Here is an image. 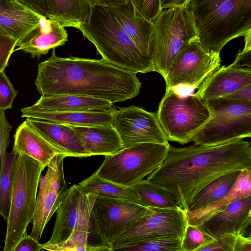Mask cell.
Instances as JSON below:
<instances>
[{"label":"cell","instance_id":"7a4b0ae2","mask_svg":"<svg viewBox=\"0 0 251 251\" xmlns=\"http://www.w3.org/2000/svg\"><path fill=\"white\" fill-rule=\"evenodd\" d=\"M35 84L41 96L77 95L106 100L113 103L131 100L139 93L136 73L102 58L51 56L40 63Z\"/></svg>","mask_w":251,"mask_h":251},{"label":"cell","instance_id":"4dcf8cb0","mask_svg":"<svg viewBox=\"0 0 251 251\" xmlns=\"http://www.w3.org/2000/svg\"><path fill=\"white\" fill-rule=\"evenodd\" d=\"M17 154L4 153L0 168V216L7 222L12 192L15 163Z\"/></svg>","mask_w":251,"mask_h":251},{"label":"cell","instance_id":"7402d4cb","mask_svg":"<svg viewBox=\"0 0 251 251\" xmlns=\"http://www.w3.org/2000/svg\"><path fill=\"white\" fill-rule=\"evenodd\" d=\"M109 8L126 33L142 53L152 61V23L138 14L129 0L121 6Z\"/></svg>","mask_w":251,"mask_h":251},{"label":"cell","instance_id":"277c9868","mask_svg":"<svg viewBox=\"0 0 251 251\" xmlns=\"http://www.w3.org/2000/svg\"><path fill=\"white\" fill-rule=\"evenodd\" d=\"M199 40L220 53L230 40L251 32V0H190Z\"/></svg>","mask_w":251,"mask_h":251},{"label":"cell","instance_id":"b9f144b4","mask_svg":"<svg viewBox=\"0 0 251 251\" xmlns=\"http://www.w3.org/2000/svg\"><path fill=\"white\" fill-rule=\"evenodd\" d=\"M43 250L42 244L26 232L17 244L14 251H39Z\"/></svg>","mask_w":251,"mask_h":251},{"label":"cell","instance_id":"484cf974","mask_svg":"<svg viewBox=\"0 0 251 251\" xmlns=\"http://www.w3.org/2000/svg\"><path fill=\"white\" fill-rule=\"evenodd\" d=\"M42 16L27 7L0 13V33L17 41L37 26Z\"/></svg>","mask_w":251,"mask_h":251},{"label":"cell","instance_id":"44dd1931","mask_svg":"<svg viewBox=\"0 0 251 251\" xmlns=\"http://www.w3.org/2000/svg\"><path fill=\"white\" fill-rule=\"evenodd\" d=\"M14 138V152L25 154L45 168L56 155L62 153L26 120L18 126Z\"/></svg>","mask_w":251,"mask_h":251},{"label":"cell","instance_id":"9a60e30c","mask_svg":"<svg viewBox=\"0 0 251 251\" xmlns=\"http://www.w3.org/2000/svg\"><path fill=\"white\" fill-rule=\"evenodd\" d=\"M113 126L124 148L143 143L170 145L156 113L135 105L117 110L114 113Z\"/></svg>","mask_w":251,"mask_h":251},{"label":"cell","instance_id":"d6a6232c","mask_svg":"<svg viewBox=\"0 0 251 251\" xmlns=\"http://www.w3.org/2000/svg\"><path fill=\"white\" fill-rule=\"evenodd\" d=\"M181 239L161 236L141 240L120 249L122 251H182Z\"/></svg>","mask_w":251,"mask_h":251},{"label":"cell","instance_id":"5b68a950","mask_svg":"<svg viewBox=\"0 0 251 251\" xmlns=\"http://www.w3.org/2000/svg\"><path fill=\"white\" fill-rule=\"evenodd\" d=\"M45 167L23 154H17L3 251H14L33 219L37 190Z\"/></svg>","mask_w":251,"mask_h":251},{"label":"cell","instance_id":"bcb514c9","mask_svg":"<svg viewBox=\"0 0 251 251\" xmlns=\"http://www.w3.org/2000/svg\"><path fill=\"white\" fill-rule=\"evenodd\" d=\"M234 251H251V235H238Z\"/></svg>","mask_w":251,"mask_h":251},{"label":"cell","instance_id":"5bb4252c","mask_svg":"<svg viewBox=\"0 0 251 251\" xmlns=\"http://www.w3.org/2000/svg\"><path fill=\"white\" fill-rule=\"evenodd\" d=\"M96 196L84 193L78 185L69 188L68 192L56 210L52 233L46 245L60 243L66 240L75 229L90 232L91 212Z\"/></svg>","mask_w":251,"mask_h":251},{"label":"cell","instance_id":"603a6c76","mask_svg":"<svg viewBox=\"0 0 251 251\" xmlns=\"http://www.w3.org/2000/svg\"><path fill=\"white\" fill-rule=\"evenodd\" d=\"M70 126L81 140L90 156L109 155L124 148L114 126Z\"/></svg>","mask_w":251,"mask_h":251},{"label":"cell","instance_id":"ee69618b","mask_svg":"<svg viewBox=\"0 0 251 251\" xmlns=\"http://www.w3.org/2000/svg\"><path fill=\"white\" fill-rule=\"evenodd\" d=\"M129 0H88L90 7L101 6L106 7H116L126 3Z\"/></svg>","mask_w":251,"mask_h":251},{"label":"cell","instance_id":"f35d334b","mask_svg":"<svg viewBox=\"0 0 251 251\" xmlns=\"http://www.w3.org/2000/svg\"><path fill=\"white\" fill-rule=\"evenodd\" d=\"M39 15L53 19L52 0H18Z\"/></svg>","mask_w":251,"mask_h":251},{"label":"cell","instance_id":"e0dca14e","mask_svg":"<svg viewBox=\"0 0 251 251\" xmlns=\"http://www.w3.org/2000/svg\"><path fill=\"white\" fill-rule=\"evenodd\" d=\"M67 41L66 30L58 21L42 16L39 24L17 41L14 51L21 50L39 58Z\"/></svg>","mask_w":251,"mask_h":251},{"label":"cell","instance_id":"83f0119b","mask_svg":"<svg viewBox=\"0 0 251 251\" xmlns=\"http://www.w3.org/2000/svg\"><path fill=\"white\" fill-rule=\"evenodd\" d=\"M240 171L226 174L210 182L194 198L188 210L202 208L225 196L234 186Z\"/></svg>","mask_w":251,"mask_h":251},{"label":"cell","instance_id":"52a82bcc","mask_svg":"<svg viewBox=\"0 0 251 251\" xmlns=\"http://www.w3.org/2000/svg\"><path fill=\"white\" fill-rule=\"evenodd\" d=\"M204 101L211 117L192 136L195 145L215 146L251 137V103L223 97Z\"/></svg>","mask_w":251,"mask_h":251},{"label":"cell","instance_id":"ffe728a7","mask_svg":"<svg viewBox=\"0 0 251 251\" xmlns=\"http://www.w3.org/2000/svg\"><path fill=\"white\" fill-rule=\"evenodd\" d=\"M111 101L86 96L60 95L41 96L29 110L47 112L106 111L115 109Z\"/></svg>","mask_w":251,"mask_h":251},{"label":"cell","instance_id":"4316f807","mask_svg":"<svg viewBox=\"0 0 251 251\" xmlns=\"http://www.w3.org/2000/svg\"><path fill=\"white\" fill-rule=\"evenodd\" d=\"M85 193L103 198L122 200L140 204L138 197L131 186L122 185L98 176L95 172L78 183Z\"/></svg>","mask_w":251,"mask_h":251},{"label":"cell","instance_id":"f1b7e54d","mask_svg":"<svg viewBox=\"0 0 251 251\" xmlns=\"http://www.w3.org/2000/svg\"><path fill=\"white\" fill-rule=\"evenodd\" d=\"M53 19L64 27L78 28L89 14L91 7L88 0H52Z\"/></svg>","mask_w":251,"mask_h":251},{"label":"cell","instance_id":"8d00e7d4","mask_svg":"<svg viewBox=\"0 0 251 251\" xmlns=\"http://www.w3.org/2000/svg\"><path fill=\"white\" fill-rule=\"evenodd\" d=\"M238 235L225 233L215 238L210 243L200 248L197 251H234Z\"/></svg>","mask_w":251,"mask_h":251},{"label":"cell","instance_id":"f546056e","mask_svg":"<svg viewBox=\"0 0 251 251\" xmlns=\"http://www.w3.org/2000/svg\"><path fill=\"white\" fill-rule=\"evenodd\" d=\"M140 204L154 208L177 207L172 195L160 185L148 179H142L131 186Z\"/></svg>","mask_w":251,"mask_h":251},{"label":"cell","instance_id":"7dc6e473","mask_svg":"<svg viewBox=\"0 0 251 251\" xmlns=\"http://www.w3.org/2000/svg\"><path fill=\"white\" fill-rule=\"evenodd\" d=\"M162 9L188 7L190 0H160Z\"/></svg>","mask_w":251,"mask_h":251},{"label":"cell","instance_id":"6da1fadb","mask_svg":"<svg viewBox=\"0 0 251 251\" xmlns=\"http://www.w3.org/2000/svg\"><path fill=\"white\" fill-rule=\"evenodd\" d=\"M251 168V146L243 138L215 146L169 147L166 157L148 180L173 197L185 212L198 193L210 182L226 174Z\"/></svg>","mask_w":251,"mask_h":251},{"label":"cell","instance_id":"2e32d148","mask_svg":"<svg viewBox=\"0 0 251 251\" xmlns=\"http://www.w3.org/2000/svg\"><path fill=\"white\" fill-rule=\"evenodd\" d=\"M251 224V196L237 200L197 226L215 238L225 233L247 236Z\"/></svg>","mask_w":251,"mask_h":251},{"label":"cell","instance_id":"30bf717a","mask_svg":"<svg viewBox=\"0 0 251 251\" xmlns=\"http://www.w3.org/2000/svg\"><path fill=\"white\" fill-rule=\"evenodd\" d=\"M152 211L133 201L96 196L91 219L100 244L110 248L116 238Z\"/></svg>","mask_w":251,"mask_h":251},{"label":"cell","instance_id":"7c38bea8","mask_svg":"<svg viewBox=\"0 0 251 251\" xmlns=\"http://www.w3.org/2000/svg\"><path fill=\"white\" fill-rule=\"evenodd\" d=\"M152 212L116 238L110 245L112 251L145 239L170 236L182 240L188 225L186 212L179 208L151 207Z\"/></svg>","mask_w":251,"mask_h":251},{"label":"cell","instance_id":"1f68e13d","mask_svg":"<svg viewBox=\"0 0 251 251\" xmlns=\"http://www.w3.org/2000/svg\"><path fill=\"white\" fill-rule=\"evenodd\" d=\"M90 232L80 230H74L70 236L60 243L46 245L42 244L43 250L51 251H112L107 246L100 244L90 245L88 237Z\"/></svg>","mask_w":251,"mask_h":251},{"label":"cell","instance_id":"3957f363","mask_svg":"<svg viewBox=\"0 0 251 251\" xmlns=\"http://www.w3.org/2000/svg\"><path fill=\"white\" fill-rule=\"evenodd\" d=\"M77 29L107 62L136 74L155 72L152 60L126 33L109 7H91L89 14Z\"/></svg>","mask_w":251,"mask_h":251},{"label":"cell","instance_id":"8992f818","mask_svg":"<svg viewBox=\"0 0 251 251\" xmlns=\"http://www.w3.org/2000/svg\"><path fill=\"white\" fill-rule=\"evenodd\" d=\"M152 24V59L155 72L164 78L176 55L199 39L198 30L188 7L162 9Z\"/></svg>","mask_w":251,"mask_h":251},{"label":"cell","instance_id":"4fadbf2b","mask_svg":"<svg viewBox=\"0 0 251 251\" xmlns=\"http://www.w3.org/2000/svg\"><path fill=\"white\" fill-rule=\"evenodd\" d=\"M65 157L62 153L56 155L48 165L45 175L40 178L32 228L29 235L38 241L68 192L63 168Z\"/></svg>","mask_w":251,"mask_h":251},{"label":"cell","instance_id":"9c48e42d","mask_svg":"<svg viewBox=\"0 0 251 251\" xmlns=\"http://www.w3.org/2000/svg\"><path fill=\"white\" fill-rule=\"evenodd\" d=\"M156 114L168 140L182 145L191 142L211 117L204 100L194 94L182 96L174 89L166 90Z\"/></svg>","mask_w":251,"mask_h":251},{"label":"cell","instance_id":"74e56055","mask_svg":"<svg viewBox=\"0 0 251 251\" xmlns=\"http://www.w3.org/2000/svg\"><path fill=\"white\" fill-rule=\"evenodd\" d=\"M17 42L15 39L0 33V72L4 71L8 66Z\"/></svg>","mask_w":251,"mask_h":251},{"label":"cell","instance_id":"ac0fdd59","mask_svg":"<svg viewBox=\"0 0 251 251\" xmlns=\"http://www.w3.org/2000/svg\"><path fill=\"white\" fill-rule=\"evenodd\" d=\"M250 84H251V68L239 67L231 64L216 70L194 94L206 100L224 97Z\"/></svg>","mask_w":251,"mask_h":251},{"label":"cell","instance_id":"ba28073f","mask_svg":"<svg viewBox=\"0 0 251 251\" xmlns=\"http://www.w3.org/2000/svg\"><path fill=\"white\" fill-rule=\"evenodd\" d=\"M170 145L143 143L105 156L95 172L103 178L131 186L155 170L165 159Z\"/></svg>","mask_w":251,"mask_h":251},{"label":"cell","instance_id":"d4e9b609","mask_svg":"<svg viewBox=\"0 0 251 251\" xmlns=\"http://www.w3.org/2000/svg\"><path fill=\"white\" fill-rule=\"evenodd\" d=\"M251 196V168L240 171L231 189L222 198L202 208L186 211L188 224L198 226L223 211L233 201Z\"/></svg>","mask_w":251,"mask_h":251},{"label":"cell","instance_id":"cb8c5ba5","mask_svg":"<svg viewBox=\"0 0 251 251\" xmlns=\"http://www.w3.org/2000/svg\"><path fill=\"white\" fill-rule=\"evenodd\" d=\"M106 111L47 112L21 109L22 117L72 126H113V116L117 110Z\"/></svg>","mask_w":251,"mask_h":251},{"label":"cell","instance_id":"e575fe53","mask_svg":"<svg viewBox=\"0 0 251 251\" xmlns=\"http://www.w3.org/2000/svg\"><path fill=\"white\" fill-rule=\"evenodd\" d=\"M136 13L152 22L162 11L160 0H129Z\"/></svg>","mask_w":251,"mask_h":251},{"label":"cell","instance_id":"836d02e7","mask_svg":"<svg viewBox=\"0 0 251 251\" xmlns=\"http://www.w3.org/2000/svg\"><path fill=\"white\" fill-rule=\"evenodd\" d=\"M215 238L196 226L188 224L181 240L182 251H197L213 242Z\"/></svg>","mask_w":251,"mask_h":251},{"label":"cell","instance_id":"8fae6325","mask_svg":"<svg viewBox=\"0 0 251 251\" xmlns=\"http://www.w3.org/2000/svg\"><path fill=\"white\" fill-rule=\"evenodd\" d=\"M220 53L206 49L199 39L191 41L175 57L164 78L166 89L200 87L220 67Z\"/></svg>","mask_w":251,"mask_h":251},{"label":"cell","instance_id":"7bdbcfd3","mask_svg":"<svg viewBox=\"0 0 251 251\" xmlns=\"http://www.w3.org/2000/svg\"><path fill=\"white\" fill-rule=\"evenodd\" d=\"M222 97L251 103V84Z\"/></svg>","mask_w":251,"mask_h":251},{"label":"cell","instance_id":"f6af8a7d","mask_svg":"<svg viewBox=\"0 0 251 251\" xmlns=\"http://www.w3.org/2000/svg\"><path fill=\"white\" fill-rule=\"evenodd\" d=\"M24 7L25 6L18 0H0V13Z\"/></svg>","mask_w":251,"mask_h":251},{"label":"cell","instance_id":"d6986e66","mask_svg":"<svg viewBox=\"0 0 251 251\" xmlns=\"http://www.w3.org/2000/svg\"><path fill=\"white\" fill-rule=\"evenodd\" d=\"M26 121L66 157L90 156L71 126L28 118Z\"/></svg>","mask_w":251,"mask_h":251},{"label":"cell","instance_id":"60d3db41","mask_svg":"<svg viewBox=\"0 0 251 251\" xmlns=\"http://www.w3.org/2000/svg\"><path fill=\"white\" fill-rule=\"evenodd\" d=\"M244 39V49L238 52L232 64L239 67L247 66L251 68V34L249 33L245 36Z\"/></svg>","mask_w":251,"mask_h":251},{"label":"cell","instance_id":"d590c367","mask_svg":"<svg viewBox=\"0 0 251 251\" xmlns=\"http://www.w3.org/2000/svg\"><path fill=\"white\" fill-rule=\"evenodd\" d=\"M17 91L14 88L4 71L0 72V110L11 109Z\"/></svg>","mask_w":251,"mask_h":251},{"label":"cell","instance_id":"ab89813d","mask_svg":"<svg viewBox=\"0 0 251 251\" xmlns=\"http://www.w3.org/2000/svg\"><path fill=\"white\" fill-rule=\"evenodd\" d=\"M12 126L7 120L4 111L0 110V168L2 155L6 152L9 143V134Z\"/></svg>","mask_w":251,"mask_h":251}]
</instances>
